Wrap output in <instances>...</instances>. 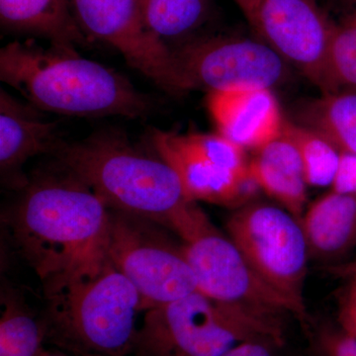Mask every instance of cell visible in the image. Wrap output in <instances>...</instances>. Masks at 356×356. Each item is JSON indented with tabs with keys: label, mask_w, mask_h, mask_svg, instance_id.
<instances>
[{
	"label": "cell",
	"mask_w": 356,
	"mask_h": 356,
	"mask_svg": "<svg viewBox=\"0 0 356 356\" xmlns=\"http://www.w3.org/2000/svg\"><path fill=\"white\" fill-rule=\"evenodd\" d=\"M21 192L6 221L44 295L99 273L108 259L110 208L95 192L58 163Z\"/></svg>",
	"instance_id": "1"
},
{
	"label": "cell",
	"mask_w": 356,
	"mask_h": 356,
	"mask_svg": "<svg viewBox=\"0 0 356 356\" xmlns=\"http://www.w3.org/2000/svg\"><path fill=\"white\" fill-rule=\"evenodd\" d=\"M51 156L110 209L156 222L184 243L213 227L197 202L187 197L172 166L125 134L102 130L79 142L64 140Z\"/></svg>",
	"instance_id": "2"
},
{
	"label": "cell",
	"mask_w": 356,
	"mask_h": 356,
	"mask_svg": "<svg viewBox=\"0 0 356 356\" xmlns=\"http://www.w3.org/2000/svg\"><path fill=\"white\" fill-rule=\"evenodd\" d=\"M0 79L44 112L140 118L154 110L127 77L70 47L11 42L0 50Z\"/></svg>",
	"instance_id": "3"
},
{
	"label": "cell",
	"mask_w": 356,
	"mask_h": 356,
	"mask_svg": "<svg viewBox=\"0 0 356 356\" xmlns=\"http://www.w3.org/2000/svg\"><path fill=\"white\" fill-rule=\"evenodd\" d=\"M135 356H222L245 341L281 346V314L212 298L200 291L147 309Z\"/></svg>",
	"instance_id": "4"
},
{
	"label": "cell",
	"mask_w": 356,
	"mask_h": 356,
	"mask_svg": "<svg viewBox=\"0 0 356 356\" xmlns=\"http://www.w3.org/2000/svg\"><path fill=\"white\" fill-rule=\"evenodd\" d=\"M47 339L74 356L132 355L142 298L109 259L99 273L46 296Z\"/></svg>",
	"instance_id": "5"
},
{
	"label": "cell",
	"mask_w": 356,
	"mask_h": 356,
	"mask_svg": "<svg viewBox=\"0 0 356 356\" xmlns=\"http://www.w3.org/2000/svg\"><path fill=\"white\" fill-rule=\"evenodd\" d=\"M227 233L250 266L307 321L304 289L310 250L301 221L275 204L254 200L234 210Z\"/></svg>",
	"instance_id": "6"
},
{
	"label": "cell",
	"mask_w": 356,
	"mask_h": 356,
	"mask_svg": "<svg viewBox=\"0 0 356 356\" xmlns=\"http://www.w3.org/2000/svg\"><path fill=\"white\" fill-rule=\"evenodd\" d=\"M156 222L110 209L107 257L140 293L142 310L198 291L182 250Z\"/></svg>",
	"instance_id": "7"
},
{
	"label": "cell",
	"mask_w": 356,
	"mask_h": 356,
	"mask_svg": "<svg viewBox=\"0 0 356 356\" xmlns=\"http://www.w3.org/2000/svg\"><path fill=\"white\" fill-rule=\"evenodd\" d=\"M180 92L273 89L286 83L290 65L257 39L204 35L172 50Z\"/></svg>",
	"instance_id": "8"
},
{
	"label": "cell",
	"mask_w": 356,
	"mask_h": 356,
	"mask_svg": "<svg viewBox=\"0 0 356 356\" xmlns=\"http://www.w3.org/2000/svg\"><path fill=\"white\" fill-rule=\"evenodd\" d=\"M254 38L298 70L321 93H332V21L318 0H233Z\"/></svg>",
	"instance_id": "9"
},
{
	"label": "cell",
	"mask_w": 356,
	"mask_h": 356,
	"mask_svg": "<svg viewBox=\"0 0 356 356\" xmlns=\"http://www.w3.org/2000/svg\"><path fill=\"white\" fill-rule=\"evenodd\" d=\"M89 41L116 49L130 67L172 95H181L172 51L147 32L136 0H69Z\"/></svg>",
	"instance_id": "10"
},
{
	"label": "cell",
	"mask_w": 356,
	"mask_h": 356,
	"mask_svg": "<svg viewBox=\"0 0 356 356\" xmlns=\"http://www.w3.org/2000/svg\"><path fill=\"white\" fill-rule=\"evenodd\" d=\"M182 250L198 291L222 301L291 314L300 320L293 304L262 280L233 241L214 226L182 243Z\"/></svg>",
	"instance_id": "11"
},
{
	"label": "cell",
	"mask_w": 356,
	"mask_h": 356,
	"mask_svg": "<svg viewBox=\"0 0 356 356\" xmlns=\"http://www.w3.org/2000/svg\"><path fill=\"white\" fill-rule=\"evenodd\" d=\"M154 151L177 173L187 197L194 202H206L236 210L257 200L259 185L250 168L234 172L201 158L180 142L178 134L153 130Z\"/></svg>",
	"instance_id": "12"
},
{
	"label": "cell",
	"mask_w": 356,
	"mask_h": 356,
	"mask_svg": "<svg viewBox=\"0 0 356 356\" xmlns=\"http://www.w3.org/2000/svg\"><path fill=\"white\" fill-rule=\"evenodd\" d=\"M43 112L0 89V177L6 188L22 191L30 181L27 161L53 154L64 142L58 124L47 120Z\"/></svg>",
	"instance_id": "13"
},
{
	"label": "cell",
	"mask_w": 356,
	"mask_h": 356,
	"mask_svg": "<svg viewBox=\"0 0 356 356\" xmlns=\"http://www.w3.org/2000/svg\"><path fill=\"white\" fill-rule=\"evenodd\" d=\"M207 107L218 133L243 149H257L280 137L286 119L273 89L208 93Z\"/></svg>",
	"instance_id": "14"
},
{
	"label": "cell",
	"mask_w": 356,
	"mask_h": 356,
	"mask_svg": "<svg viewBox=\"0 0 356 356\" xmlns=\"http://www.w3.org/2000/svg\"><path fill=\"white\" fill-rule=\"evenodd\" d=\"M254 153L248 168L261 191L301 221L306 210L308 184L292 140L281 132L280 137Z\"/></svg>",
	"instance_id": "15"
},
{
	"label": "cell",
	"mask_w": 356,
	"mask_h": 356,
	"mask_svg": "<svg viewBox=\"0 0 356 356\" xmlns=\"http://www.w3.org/2000/svg\"><path fill=\"white\" fill-rule=\"evenodd\" d=\"M311 257L334 259L356 247V195L331 191L301 218Z\"/></svg>",
	"instance_id": "16"
},
{
	"label": "cell",
	"mask_w": 356,
	"mask_h": 356,
	"mask_svg": "<svg viewBox=\"0 0 356 356\" xmlns=\"http://www.w3.org/2000/svg\"><path fill=\"white\" fill-rule=\"evenodd\" d=\"M3 29L48 40L57 46L86 47V38L74 19L69 0H0Z\"/></svg>",
	"instance_id": "17"
},
{
	"label": "cell",
	"mask_w": 356,
	"mask_h": 356,
	"mask_svg": "<svg viewBox=\"0 0 356 356\" xmlns=\"http://www.w3.org/2000/svg\"><path fill=\"white\" fill-rule=\"evenodd\" d=\"M143 25L170 49L209 34L216 0H136Z\"/></svg>",
	"instance_id": "18"
},
{
	"label": "cell",
	"mask_w": 356,
	"mask_h": 356,
	"mask_svg": "<svg viewBox=\"0 0 356 356\" xmlns=\"http://www.w3.org/2000/svg\"><path fill=\"white\" fill-rule=\"evenodd\" d=\"M297 123L324 135L341 153L356 154V90L306 100L297 109Z\"/></svg>",
	"instance_id": "19"
},
{
	"label": "cell",
	"mask_w": 356,
	"mask_h": 356,
	"mask_svg": "<svg viewBox=\"0 0 356 356\" xmlns=\"http://www.w3.org/2000/svg\"><path fill=\"white\" fill-rule=\"evenodd\" d=\"M334 8L329 44L332 92L356 90V0H329Z\"/></svg>",
	"instance_id": "20"
},
{
	"label": "cell",
	"mask_w": 356,
	"mask_h": 356,
	"mask_svg": "<svg viewBox=\"0 0 356 356\" xmlns=\"http://www.w3.org/2000/svg\"><path fill=\"white\" fill-rule=\"evenodd\" d=\"M47 339L46 321L37 318L19 297L2 292L0 356H41Z\"/></svg>",
	"instance_id": "21"
},
{
	"label": "cell",
	"mask_w": 356,
	"mask_h": 356,
	"mask_svg": "<svg viewBox=\"0 0 356 356\" xmlns=\"http://www.w3.org/2000/svg\"><path fill=\"white\" fill-rule=\"evenodd\" d=\"M282 132L298 151L308 186L332 187L341 152L324 135L297 122L285 121Z\"/></svg>",
	"instance_id": "22"
},
{
	"label": "cell",
	"mask_w": 356,
	"mask_h": 356,
	"mask_svg": "<svg viewBox=\"0 0 356 356\" xmlns=\"http://www.w3.org/2000/svg\"><path fill=\"white\" fill-rule=\"evenodd\" d=\"M317 356H356V339L343 330L321 332L316 346Z\"/></svg>",
	"instance_id": "23"
},
{
	"label": "cell",
	"mask_w": 356,
	"mask_h": 356,
	"mask_svg": "<svg viewBox=\"0 0 356 356\" xmlns=\"http://www.w3.org/2000/svg\"><path fill=\"white\" fill-rule=\"evenodd\" d=\"M350 273V284L339 307V321L341 329L356 339V264L351 267Z\"/></svg>",
	"instance_id": "24"
},
{
	"label": "cell",
	"mask_w": 356,
	"mask_h": 356,
	"mask_svg": "<svg viewBox=\"0 0 356 356\" xmlns=\"http://www.w3.org/2000/svg\"><path fill=\"white\" fill-rule=\"evenodd\" d=\"M339 193L356 195V154L341 153L339 168L331 187Z\"/></svg>",
	"instance_id": "25"
},
{
	"label": "cell",
	"mask_w": 356,
	"mask_h": 356,
	"mask_svg": "<svg viewBox=\"0 0 356 356\" xmlns=\"http://www.w3.org/2000/svg\"><path fill=\"white\" fill-rule=\"evenodd\" d=\"M275 346L264 341H245L227 351L222 356H276L273 348Z\"/></svg>",
	"instance_id": "26"
},
{
	"label": "cell",
	"mask_w": 356,
	"mask_h": 356,
	"mask_svg": "<svg viewBox=\"0 0 356 356\" xmlns=\"http://www.w3.org/2000/svg\"><path fill=\"white\" fill-rule=\"evenodd\" d=\"M41 356H70L63 350H44Z\"/></svg>",
	"instance_id": "27"
}]
</instances>
